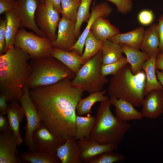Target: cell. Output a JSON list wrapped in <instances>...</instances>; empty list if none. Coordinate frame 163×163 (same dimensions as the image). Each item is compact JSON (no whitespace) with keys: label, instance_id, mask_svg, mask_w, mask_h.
Returning a JSON list of instances; mask_svg holds the SVG:
<instances>
[{"label":"cell","instance_id":"6da1fadb","mask_svg":"<svg viewBox=\"0 0 163 163\" xmlns=\"http://www.w3.org/2000/svg\"><path fill=\"white\" fill-rule=\"evenodd\" d=\"M84 91L70 80L30 90L42 123L54 135L75 136L76 108Z\"/></svg>","mask_w":163,"mask_h":163},{"label":"cell","instance_id":"7a4b0ae2","mask_svg":"<svg viewBox=\"0 0 163 163\" xmlns=\"http://www.w3.org/2000/svg\"><path fill=\"white\" fill-rule=\"evenodd\" d=\"M27 53L14 46L0 55V93L8 103L20 101L24 93L30 71Z\"/></svg>","mask_w":163,"mask_h":163},{"label":"cell","instance_id":"3957f363","mask_svg":"<svg viewBox=\"0 0 163 163\" xmlns=\"http://www.w3.org/2000/svg\"><path fill=\"white\" fill-rule=\"evenodd\" d=\"M146 80L143 70L133 74L129 63L113 75L109 80L107 92L110 97L121 99L132 104L134 107L142 105L145 96Z\"/></svg>","mask_w":163,"mask_h":163},{"label":"cell","instance_id":"277c9868","mask_svg":"<svg viewBox=\"0 0 163 163\" xmlns=\"http://www.w3.org/2000/svg\"><path fill=\"white\" fill-rule=\"evenodd\" d=\"M111 105L109 99L101 102L90 138L100 144L118 145L130 129L131 126L127 122L114 115L110 110Z\"/></svg>","mask_w":163,"mask_h":163},{"label":"cell","instance_id":"5b68a950","mask_svg":"<svg viewBox=\"0 0 163 163\" xmlns=\"http://www.w3.org/2000/svg\"><path fill=\"white\" fill-rule=\"evenodd\" d=\"M30 62V73L26 86L30 90L62 81H70L76 75L51 56L39 59H31Z\"/></svg>","mask_w":163,"mask_h":163},{"label":"cell","instance_id":"8992f818","mask_svg":"<svg viewBox=\"0 0 163 163\" xmlns=\"http://www.w3.org/2000/svg\"><path fill=\"white\" fill-rule=\"evenodd\" d=\"M102 59L101 50L82 66L71 81L72 85L89 94L103 90L109 80L101 73Z\"/></svg>","mask_w":163,"mask_h":163},{"label":"cell","instance_id":"52a82bcc","mask_svg":"<svg viewBox=\"0 0 163 163\" xmlns=\"http://www.w3.org/2000/svg\"><path fill=\"white\" fill-rule=\"evenodd\" d=\"M14 46L27 53L34 59L51 56L53 48L52 42L47 37H40L24 28L18 30Z\"/></svg>","mask_w":163,"mask_h":163},{"label":"cell","instance_id":"ba28073f","mask_svg":"<svg viewBox=\"0 0 163 163\" xmlns=\"http://www.w3.org/2000/svg\"><path fill=\"white\" fill-rule=\"evenodd\" d=\"M19 102L24 110L27 120L24 140V144L29 151H36L33 140V135L42 121L30 95V90L27 88H25L24 94Z\"/></svg>","mask_w":163,"mask_h":163},{"label":"cell","instance_id":"9c48e42d","mask_svg":"<svg viewBox=\"0 0 163 163\" xmlns=\"http://www.w3.org/2000/svg\"><path fill=\"white\" fill-rule=\"evenodd\" d=\"M60 14L50 4L40 3L36 11L35 20L37 24L52 42L57 38L56 30L61 19Z\"/></svg>","mask_w":163,"mask_h":163},{"label":"cell","instance_id":"30bf717a","mask_svg":"<svg viewBox=\"0 0 163 163\" xmlns=\"http://www.w3.org/2000/svg\"><path fill=\"white\" fill-rule=\"evenodd\" d=\"M16 2L14 9L19 19L20 28H27L40 37H47L35 21L36 11L40 3V0H16Z\"/></svg>","mask_w":163,"mask_h":163},{"label":"cell","instance_id":"8fae6325","mask_svg":"<svg viewBox=\"0 0 163 163\" xmlns=\"http://www.w3.org/2000/svg\"><path fill=\"white\" fill-rule=\"evenodd\" d=\"M33 140L36 151L54 155L66 141V139L53 134L42 123L34 132Z\"/></svg>","mask_w":163,"mask_h":163},{"label":"cell","instance_id":"7c38bea8","mask_svg":"<svg viewBox=\"0 0 163 163\" xmlns=\"http://www.w3.org/2000/svg\"><path fill=\"white\" fill-rule=\"evenodd\" d=\"M75 23L62 17L58 27L56 39L52 42L53 47L70 51L77 40L75 35Z\"/></svg>","mask_w":163,"mask_h":163},{"label":"cell","instance_id":"4fadbf2b","mask_svg":"<svg viewBox=\"0 0 163 163\" xmlns=\"http://www.w3.org/2000/svg\"><path fill=\"white\" fill-rule=\"evenodd\" d=\"M113 11V9L107 2H104L97 4H94L91 7V16L87 22V26L77 40L75 45L71 48L70 51L74 50L81 56L83 53V48L85 41L91 26L97 18L102 17L105 18L109 16Z\"/></svg>","mask_w":163,"mask_h":163},{"label":"cell","instance_id":"5bb4252c","mask_svg":"<svg viewBox=\"0 0 163 163\" xmlns=\"http://www.w3.org/2000/svg\"><path fill=\"white\" fill-rule=\"evenodd\" d=\"M0 163H17L20 161L17 139L11 129L0 132Z\"/></svg>","mask_w":163,"mask_h":163},{"label":"cell","instance_id":"9a60e30c","mask_svg":"<svg viewBox=\"0 0 163 163\" xmlns=\"http://www.w3.org/2000/svg\"><path fill=\"white\" fill-rule=\"evenodd\" d=\"M83 163H89L95 156L108 151H113L118 148V145L100 144L90 138L77 140Z\"/></svg>","mask_w":163,"mask_h":163},{"label":"cell","instance_id":"2e32d148","mask_svg":"<svg viewBox=\"0 0 163 163\" xmlns=\"http://www.w3.org/2000/svg\"><path fill=\"white\" fill-rule=\"evenodd\" d=\"M145 96L142 105L143 117L151 119L158 118L163 113V90H153Z\"/></svg>","mask_w":163,"mask_h":163},{"label":"cell","instance_id":"e0dca14e","mask_svg":"<svg viewBox=\"0 0 163 163\" xmlns=\"http://www.w3.org/2000/svg\"><path fill=\"white\" fill-rule=\"evenodd\" d=\"M56 155L62 163H82L79 147L75 136L66 139L57 149Z\"/></svg>","mask_w":163,"mask_h":163},{"label":"cell","instance_id":"ac0fdd59","mask_svg":"<svg viewBox=\"0 0 163 163\" xmlns=\"http://www.w3.org/2000/svg\"><path fill=\"white\" fill-rule=\"evenodd\" d=\"M109 99L115 107V115L122 121L127 122L143 118L142 112L136 109L129 102L121 99L110 97Z\"/></svg>","mask_w":163,"mask_h":163},{"label":"cell","instance_id":"d6986e66","mask_svg":"<svg viewBox=\"0 0 163 163\" xmlns=\"http://www.w3.org/2000/svg\"><path fill=\"white\" fill-rule=\"evenodd\" d=\"M160 37L158 29V23L151 25L145 30L140 50L150 56L160 53Z\"/></svg>","mask_w":163,"mask_h":163},{"label":"cell","instance_id":"ffe728a7","mask_svg":"<svg viewBox=\"0 0 163 163\" xmlns=\"http://www.w3.org/2000/svg\"><path fill=\"white\" fill-rule=\"evenodd\" d=\"M51 56L56 58L75 74L82 66L87 61L83 60L76 51H66L53 47Z\"/></svg>","mask_w":163,"mask_h":163},{"label":"cell","instance_id":"44dd1931","mask_svg":"<svg viewBox=\"0 0 163 163\" xmlns=\"http://www.w3.org/2000/svg\"><path fill=\"white\" fill-rule=\"evenodd\" d=\"M90 31L97 39L103 41L120 33L119 29L111 24L109 20L102 17L94 20Z\"/></svg>","mask_w":163,"mask_h":163},{"label":"cell","instance_id":"7402d4cb","mask_svg":"<svg viewBox=\"0 0 163 163\" xmlns=\"http://www.w3.org/2000/svg\"><path fill=\"white\" fill-rule=\"evenodd\" d=\"M6 114L11 129L14 133L18 142V145L23 142L20 132V124L25 116L24 110L18 102L8 104Z\"/></svg>","mask_w":163,"mask_h":163},{"label":"cell","instance_id":"603a6c76","mask_svg":"<svg viewBox=\"0 0 163 163\" xmlns=\"http://www.w3.org/2000/svg\"><path fill=\"white\" fill-rule=\"evenodd\" d=\"M145 31L143 27L141 26L126 33L118 34L108 40L117 43L126 44L139 50Z\"/></svg>","mask_w":163,"mask_h":163},{"label":"cell","instance_id":"cb8c5ba5","mask_svg":"<svg viewBox=\"0 0 163 163\" xmlns=\"http://www.w3.org/2000/svg\"><path fill=\"white\" fill-rule=\"evenodd\" d=\"M157 56L154 54L143 64L142 69L146 76V83L144 91L145 96L151 91L155 90H163L161 83L157 79L155 67V62Z\"/></svg>","mask_w":163,"mask_h":163},{"label":"cell","instance_id":"d4e9b609","mask_svg":"<svg viewBox=\"0 0 163 163\" xmlns=\"http://www.w3.org/2000/svg\"><path fill=\"white\" fill-rule=\"evenodd\" d=\"M120 44L123 53L126 56L133 73L135 75L139 72L142 70L143 64L150 56L145 52L133 48L126 44Z\"/></svg>","mask_w":163,"mask_h":163},{"label":"cell","instance_id":"484cf974","mask_svg":"<svg viewBox=\"0 0 163 163\" xmlns=\"http://www.w3.org/2000/svg\"><path fill=\"white\" fill-rule=\"evenodd\" d=\"M5 13L6 26V45L4 53L14 46L15 36L20 28L19 19L14 9Z\"/></svg>","mask_w":163,"mask_h":163},{"label":"cell","instance_id":"4316f807","mask_svg":"<svg viewBox=\"0 0 163 163\" xmlns=\"http://www.w3.org/2000/svg\"><path fill=\"white\" fill-rule=\"evenodd\" d=\"M107 90L94 92L91 94L87 97L81 98L77 105L76 108V114L82 116L85 114H91L92 107L97 102H101L109 99V97L104 94Z\"/></svg>","mask_w":163,"mask_h":163},{"label":"cell","instance_id":"83f0119b","mask_svg":"<svg viewBox=\"0 0 163 163\" xmlns=\"http://www.w3.org/2000/svg\"><path fill=\"white\" fill-rule=\"evenodd\" d=\"M102 64L107 65L116 61L124 57L120 44L107 40L101 49Z\"/></svg>","mask_w":163,"mask_h":163},{"label":"cell","instance_id":"f1b7e54d","mask_svg":"<svg viewBox=\"0 0 163 163\" xmlns=\"http://www.w3.org/2000/svg\"><path fill=\"white\" fill-rule=\"evenodd\" d=\"M96 118L93 116H76L75 137L77 140L84 138H90L94 127Z\"/></svg>","mask_w":163,"mask_h":163},{"label":"cell","instance_id":"f546056e","mask_svg":"<svg viewBox=\"0 0 163 163\" xmlns=\"http://www.w3.org/2000/svg\"><path fill=\"white\" fill-rule=\"evenodd\" d=\"M21 157L24 161L31 163H60L61 161L56 155L47 152L30 151L21 153Z\"/></svg>","mask_w":163,"mask_h":163},{"label":"cell","instance_id":"4dcf8cb0","mask_svg":"<svg viewBox=\"0 0 163 163\" xmlns=\"http://www.w3.org/2000/svg\"><path fill=\"white\" fill-rule=\"evenodd\" d=\"M104 42L97 39L90 30L85 41V49L81 55L82 59L87 61L95 56L101 50Z\"/></svg>","mask_w":163,"mask_h":163},{"label":"cell","instance_id":"1f68e13d","mask_svg":"<svg viewBox=\"0 0 163 163\" xmlns=\"http://www.w3.org/2000/svg\"><path fill=\"white\" fill-rule=\"evenodd\" d=\"M93 0H81L78 8L76 22L75 24V35L76 38L80 36V28L83 22H87L91 16L89 9Z\"/></svg>","mask_w":163,"mask_h":163},{"label":"cell","instance_id":"d6a6232c","mask_svg":"<svg viewBox=\"0 0 163 163\" xmlns=\"http://www.w3.org/2000/svg\"><path fill=\"white\" fill-rule=\"evenodd\" d=\"M81 0H61V14L64 17L75 24L78 8Z\"/></svg>","mask_w":163,"mask_h":163},{"label":"cell","instance_id":"836d02e7","mask_svg":"<svg viewBox=\"0 0 163 163\" xmlns=\"http://www.w3.org/2000/svg\"><path fill=\"white\" fill-rule=\"evenodd\" d=\"M122 155L113 152H107L94 157L89 163H113L120 162L124 159Z\"/></svg>","mask_w":163,"mask_h":163},{"label":"cell","instance_id":"e575fe53","mask_svg":"<svg viewBox=\"0 0 163 163\" xmlns=\"http://www.w3.org/2000/svg\"><path fill=\"white\" fill-rule=\"evenodd\" d=\"M128 63L126 58L124 56L113 62L107 65L102 64L100 69L101 73L104 76L113 75Z\"/></svg>","mask_w":163,"mask_h":163},{"label":"cell","instance_id":"d590c367","mask_svg":"<svg viewBox=\"0 0 163 163\" xmlns=\"http://www.w3.org/2000/svg\"><path fill=\"white\" fill-rule=\"evenodd\" d=\"M114 4L117 7V11L123 14L130 11L133 7L132 1L130 0H105Z\"/></svg>","mask_w":163,"mask_h":163},{"label":"cell","instance_id":"8d00e7d4","mask_svg":"<svg viewBox=\"0 0 163 163\" xmlns=\"http://www.w3.org/2000/svg\"><path fill=\"white\" fill-rule=\"evenodd\" d=\"M138 18L139 21L141 24L146 26L150 25L152 22L154 15L152 11L144 10L139 13Z\"/></svg>","mask_w":163,"mask_h":163},{"label":"cell","instance_id":"74e56055","mask_svg":"<svg viewBox=\"0 0 163 163\" xmlns=\"http://www.w3.org/2000/svg\"><path fill=\"white\" fill-rule=\"evenodd\" d=\"M6 26L5 19L1 18L0 20V55L4 53L5 47Z\"/></svg>","mask_w":163,"mask_h":163},{"label":"cell","instance_id":"f35d334b","mask_svg":"<svg viewBox=\"0 0 163 163\" xmlns=\"http://www.w3.org/2000/svg\"><path fill=\"white\" fill-rule=\"evenodd\" d=\"M16 0H0V14L14 9Z\"/></svg>","mask_w":163,"mask_h":163},{"label":"cell","instance_id":"ab89813d","mask_svg":"<svg viewBox=\"0 0 163 163\" xmlns=\"http://www.w3.org/2000/svg\"><path fill=\"white\" fill-rule=\"evenodd\" d=\"M158 29L160 37V53H163V13L158 19Z\"/></svg>","mask_w":163,"mask_h":163},{"label":"cell","instance_id":"60d3db41","mask_svg":"<svg viewBox=\"0 0 163 163\" xmlns=\"http://www.w3.org/2000/svg\"><path fill=\"white\" fill-rule=\"evenodd\" d=\"M7 97L3 94L0 93V115H5L7 113L8 104Z\"/></svg>","mask_w":163,"mask_h":163},{"label":"cell","instance_id":"b9f144b4","mask_svg":"<svg viewBox=\"0 0 163 163\" xmlns=\"http://www.w3.org/2000/svg\"><path fill=\"white\" fill-rule=\"evenodd\" d=\"M11 129L7 116L0 115V132H6Z\"/></svg>","mask_w":163,"mask_h":163},{"label":"cell","instance_id":"7bdbcfd3","mask_svg":"<svg viewBox=\"0 0 163 163\" xmlns=\"http://www.w3.org/2000/svg\"><path fill=\"white\" fill-rule=\"evenodd\" d=\"M61 0H44L45 5L51 4L60 14L61 11Z\"/></svg>","mask_w":163,"mask_h":163},{"label":"cell","instance_id":"ee69618b","mask_svg":"<svg viewBox=\"0 0 163 163\" xmlns=\"http://www.w3.org/2000/svg\"><path fill=\"white\" fill-rule=\"evenodd\" d=\"M155 69L163 71V53L158 55L155 62Z\"/></svg>","mask_w":163,"mask_h":163},{"label":"cell","instance_id":"f6af8a7d","mask_svg":"<svg viewBox=\"0 0 163 163\" xmlns=\"http://www.w3.org/2000/svg\"><path fill=\"white\" fill-rule=\"evenodd\" d=\"M155 71L157 79L163 87V71H160L158 69H156Z\"/></svg>","mask_w":163,"mask_h":163},{"label":"cell","instance_id":"bcb514c9","mask_svg":"<svg viewBox=\"0 0 163 163\" xmlns=\"http://www.w3.org/2000/svg\"><path fill=\"white\" fill-rule=\"evenodd\" d=\"M40 3L42 4H44V0H40Z\"/></svg>","mask_w":163,"mask_h":163},{"label":"cell","instance_id":"7dc6e473","mask_svg":"<svg viewBox=\"0 0 163 163\" xmlns=\"http://www.w3.org/2000/svg\"><path fill=\"white\" fill-rule=\"evenodd\" d=\"M131 0V1H132V0Z\"/></svg>","mask_w":163,"mask_h":163}]
</instances>
